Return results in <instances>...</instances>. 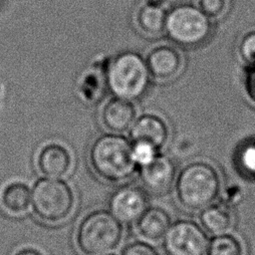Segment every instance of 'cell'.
<instances>
[{
    "label": "cell",
    "instance_id": "12",
    "mask_svg": "<svg viewBox=\"0 0 255 255\" xmlns=\"http://www.w3.org/2000/svg\"><path fill=\"white\" fill-rule=\"evenodd\" d=\"M136 120V110L131 101L113 98L104 106L101 113L103 126L114 133H123L129 129Z\"/></svg>",
    "mask_w": 255,
    "mask_h": 255
},
{
    "label": "cell",
    "instance_id": "4",
    "mask_svg": "<svg viewBox=\"0 0 255 255\" xmlns=\"http://www.w3.org/2000/svg\"><path fill=\"white\" fill-rule=\"evenodd\" d=\"M149 82L145 60L134 52H123L116 56L107 72L109 90L115 97L128 101L142 98Z\"/></svg>",
    "mask_w": 255,
    "mask_h": 255
},
{
    "label": "cell",
    "instance_id": "17",
    "mask_svg": "<svg viewBox=\"0 0 255 255\" xmlns=\"http://www.w3.org/2000/svg\"><path fill=\"white\" fill-rule=\"evenodd\" d=\"M200 220L203 227L216 236L226 234L231 229L234 217L227 204H217L204 208L200 215Z\"/></svg>",
    "mask_w": 255,
    "mask_h": 255
},
{
    "label": "cell",
    "instance_id": "18",
    "mask_svg": "<svg viewBox=\"0 0 255 255\" xmlns=\"http://www.w3.org/2000/svg\"><path fill=\"white\" fill-rule=\"evenodd\" d=\"M206 255H243V248L233 236L216 235L207 245Z\"/></svg>",
    "mask_w": 255,
    "mask_h": 255
},
{
    "label": "cell",
    "instance_id": "24",
    "mask_svg": "<svg viewBox=\"0 0 255 255\" xmlns=\"http://www.w3.org/2000/svg\"><path fill=\"white\" fill-rule=\"evenodd\" d=\"M251 154H252V157L250 158V166L252 167V169H253V171L255 172V146H254V148L252 149V152H251Z\"/></svg>",
    "mask_w": 255,
    "mask_h": 255
},
{
    "label": "cell",
    "instance_id": "10",
    "mask_svg": "<svg viewBox=\"0 0 255 255\" xmlns=\"http://www.w3.org/2000/svg\"><path fill=\"white\" fill-rule=\"evenodd\" d=\"M138 175L142 185L147 190L153 193H162L172 186L176 167L170 157L156 154L149 163L139 166Z\"/></svg>",
    "mask_w": 255,
    "mask_h": 255
},
{
    "label": "cell",
    "instance_id": "6",
    "mask_svg": "<svg viewBox=\"0 0 255 255\" xmlns=\"http://www.w3.org/2000/svg\"><path fill=\"white\" fill-rule=\"evenodd\" d=\"M164 32L175 44L194 47L203 43L210 33V19L197 6H174L166 15Z\"/></svg>",
    "mask_w": 255,
    "mask_h": 255
},
{
    "label": "cell",
    "instance_id": "14",
    "mask_svg": "<svg viewBox=\"0 0 255 255\" xmlns=\"http://www.w3.org/2000/svg\"><path fill=\"white\" fill-rule=\"evenodd\" d=\"M138 234L149 241L163 239L171 225L169 213L161 207H148L135 222Z\"/></svg>",
    "mask_w": 255,
    "mask_h": 255
},
{
    "label": "cell",
    "instance_id": "13",
    "mask_svg": "<svg viewBox=\"0 0 255 255\" xmlns=\"http://www.w3.org/2000/svg\"><path fill=\"white\" fill-rule=\"evenodd\" d=\"M36 164L43 175L60 177L69 172L72 165V155L65 145L58 142H49L39 150Z\"/></svg>",
    "mask_w": 255,
    "mask_h": 255
},
{
    "label": "cell",
    "instance_id": "9",
    "mask_svg": "<svg viewBox=\"0 0 255 255\" xmlns=\"http://www.w3.org/2000/svg\"><path fill=\"white\" fill-rule=\"evenodd\" d=\"M150 77L166 82L175 79L182 71L183 57L179 50L170 45H159L152 48L145 59Z\"/></svg>",
    "mask_w": 255,
    "mask_h": 255
},
{
    "label": "cell",
    "instance_id": "11",
    "mask_svg": "<svg viewBox=\"0 0 255 255\" xmlns=\"http://www.w3.org/2000/svg\"><path fill=\"white\" fill-rule=\"evenodd\" d=\"M129 136L131 142H146L158 150L166 143L169 128L159 116L145 114L134 121L129 128Z\"/></svg>",
    "mask_w": 255,
    "mask_h": 255
},
{
    "label": "cell",
    "instance_id": "5",
    "mask_svg": "<svg viewBox=\"0 0 255 255\" xmlns=\"http://www.w3.org/2000/svg\"><path fill=\"white\" fill-rule=\"evenodd\" d=\"M31 205L39 219L57 223L66 219L75 206V194L71 186L57 177L39 178L31 191Z\"/></svg>",
    "mask_w": 255,
    "mask_h": 255
},
{
    "label": "cell",
    "instance_id": "16",
    "mask_svg": "<svg viewBox=\"0 0 255 255\" xmlns=\"http://www.w3.org/2000/svg\"><path fill=\"white\" fill-rule=\"evenodd\" d=\"M167 13L157 4L141 5L135 16L138 29L148 37H157L164 32Z\"/></svg>",
    "mask_w": 255,
    "mask_h": 255
},
{
    "label": "cell",
    "instance_id": "20",
    "mask_svg": "<svg viewBox=\"0 0 255 255\" xmlns=\"http://www.w3.org/2000/svg\"><path fill=\"white\" fill-rule=\"evenodd\" d=\"M132 157L136 165L142 166L149 163L157 154V149L146 142H131Z\"/></svg>",
    "mask_w": 255,
    "mask_h": 255
},
{
    "label": "cell",
    "instance_id": "8",
    "mask_svg": "<svg viewBox=\"0 0 255 255\" xmlns=\"http://www.w3.org/2000/svg\"><path fill=\"white\" fill-rule=\"evenodd\" d=\"M146 191L135 184H124L117 188L109 200L110 211L121 221L127 224L136 222L148 208Z\"/></svg>",
    "mask_w": 255,
    "mask_h": 255
},
{
    "label": "cell",
    "instance_id": "3",
    "mask_svg": "<svg viewBox=\"0 0 255 255\" xmlns=\"http://www.w3.org/2000/svg\"><path fill=\"white\" fill-rule=\"evenodd\" d=\"M220 180L216 170L205 162H192L178 173L175 193L179 204L191 211L203 210L216 199Z\"/></svg>",
    "mask_w": 255,
    "mask_h": 255
},
{
    "label": "cell",
    "instance_id": "25",
    "mask_svg": "<svg viewBox=\"0 0 255 255\" xmlns=\"http://www.w3.org/2000/svg\"><path fill=\"white\" fill-rule=\"evenodd\" d=\"M105 255H113V254H105Z\"/></svg>",
    "mask_w": 255,
    "mask_h": 255
},
{
    "label": "cell",
    "instance_id": "21",
    "mask_svg": "<svg viewBox=\"0 0 255 255\" xmlns=\"http://www.w3.org/2000/svg\"><path fill=\"white\" fill-rule=\"evenodd\" d=\"M122 255H160L158 251L149 243L144 241H132L128 243L123 251Z\"/></svg>",
    "mask_w": 255,
    "mask_h": 255
},
{
    "label": "cell",
    "instance_id": "15",
    "mask_svg": "<svg viewBox=\"0 0 255 255\" xmlns=\"http://www.w3.org/2000/svg\"><path fill=\"white\" fill-rule=\"evenodd\" d=\"M0 202L9 213L15 215L23 214L31 205V190L24 182H10L1 190Z\"/></svg>",
    "mask_w": 255,
    "mask_h": 255
},
{
    "label": "cell",
    "instance_id": "7",
    "mask_svg": "<svg viewBox=\"0 0 255 255\" xmlns=\"http://www.w3.org/2000/svg\"><path fill=\"white\" fill-rule=\"evenodd\" d=\"M207 237L194 222L177 220L171 223L163 237V248L167 255H204Z\"/></svg>",
    "mask_w": 255,
    "mask_h": 255
},
{
    "label": "cell",
    "instance_id": "2",
    "mask_svg": "<svg viewBox=\"0 0 255 255\" xmlns=\"http://www.w3.org/2000/svg\"><path fill=\"white\" fill-rule=\"evenodd\" d=\"M124 227L110 211L98 209L82 218L76 230V245L85 255H105L122 242Z\"/></svg>",
    "mask_w": 255,
    "mask_h": 255
},
{
    "label": "cell",
    "instance_id": "23",
    "mask_svg": "<svg viewBox=\"0 0 255 255\" xmlns=\"http://www.w3.org/2000/svg\"><path fill=\"white\" fill-rule=\"evenodd\" d=\"M14 255H44V253L34 247H23L16 251Z\"/></svg>",
    "mask_w": 255,
    "mask_h": 255
},
{
    "label": "cell",
    "instance_id": "22",
    "mask_svg": "<svg viewBox=\"0 0 255 255\" xmlns=\"http://www.w3.org/2000/svg\"><path fill=\"white\" fill-rule=\"evenodd\" d=\"M242 59L251 66H255V31L247 34L240 45Z\"/></svg>",
    "mask_w": 255,
    "mask_h": 255
},
{
    "label": "cell",
    "instance_id": "1",
    "mask_svg": "<svg viewBox=\"0 0 255 255\" xmlns=\"http://www.w3.org/2000/svg\"><path fill=\"white\" fill-rule=\"evenodd\" d=\"M92 170L103 180L119 182L129 178L136 168L132 144L120 133H104L92 142L89 153Z\"/></svg>",
    "mask_w": 255,
    "mask_h": 255
},
{
    "label": "cell",
    "instance_id": "19",
    "mask_svg": "<svg viewBox=\"0 0 255 255\" xmlns=\"http://www.w3.org/2000/svg\"><path fill=\"white\" fill-rule=\"evenodd\" d=\"M197 7L209 19H216L227 12L229 0H197Z\"/></svg>",
    "mask_w": 255,
    "mask_h": 255
}]
</instances>
